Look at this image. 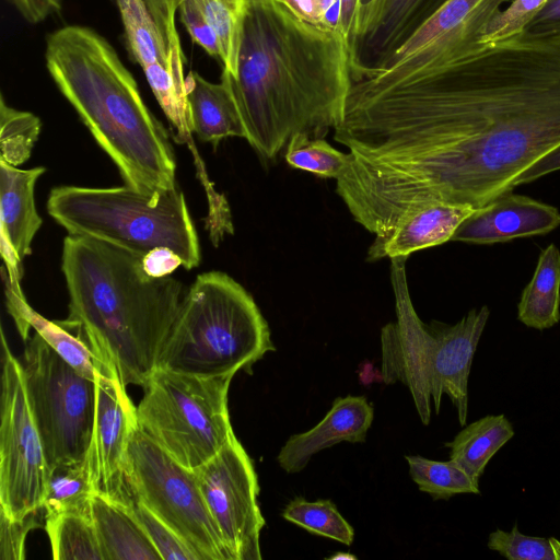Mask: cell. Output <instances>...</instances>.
<instances>
[{
  "instance_id": "1",
  "label": "cell",
  "mask_w": 560,
  "mask_h": 560,
  "mask_svg": "<svg viewBox=\"0 0 560 560\" xmlns=\"http://www.w3.org/2000/svg\"><path fill=\"white\" fill-rule=\"evenodd\" d=\"M336 192L375 236L423 207L480 208L560 145V30L485 44L421 80L350 90Z\"/></svg>"
},
{
  "instance_id": "2",
  "label": "cell",
  "mask_w": 560,
  "mask_h": 560,
  "mask_svg": "<svg viewBox=\"0 0 560 560\" xmlns=\"http://www.w3.org/2000/svg\"><path fill=\"white\" fill-rule=\"evenodd\" d=\"M245 139L273 160L299 133L325 138L342 121L353 83L342 34L305 22L278 0H247L233 78L222 69Z\"/></svg>"
},
{
  "instance_id": "3",
  "label": "cell",
  "mask_w": 560,
  "mask_h": 560,
  "mask_svg": "<svg viewBox=\"0 0 560 560\" xmlns=\"http://www.w3.org/2000/svg\"><path fill=\"white\" fill-rule=\"evenodd\" d=\"M61 270L69 294V316L98 361L121 383L143 387L159 358L186 292L171 275L155 278L142 257L106 242L69 234Z\"/></svg>"
},
{
  "instance_id": "4",
  "label": "cell",
  "mask_w": 560,
  "mask_h": 560,
  "mask_svg": "<svg viewBox=\"0 0 560 560\" xmlns=\"http://www.w3.org/2000/svg\"><path fill=\"white\" fill-rule=\"evenodd\" d=\"M45 61L56 86L127 186L150 195L176 188L168 133L104 36L82 25L58 28L46 38Z\"/></svg>"
},
{
  "instance_id": "5",
  "label": "cell",
  "mask_w": 560,
  "mask_h": 560,
  "mask_svg": "<svg viewBox=\"0 0 560 560\" xmlns=\"http://www.w3.org/2000/svg\"><path fill=\"white\" fill-rule=\"evenodd\" d=\"M405 257L390 259V282L396 320L381 329V376L385 384L405 385L423 424L431 420L433 402L440 412L446 395L462 427L468 416V378L477 346L488 322L487 305L471 310L448 325L423 323L409 292Z\"/></svg>"
},
{
  "instance_id": "6",
  "label": "cell",
  "mask_w": 560,
  "mask_h": 560,
  "mask_svg": "<svg viewBox=\"0 0 560 560\" xmlns=\"http://www.w3.org/2000/svg\"><path fill=\"white\" fill-rule=\"evenodd\" d=\"M276 351L253 296L222 271L198 275L186 291L158 368L201 377L234 376Z\"/></svg>"
},
{
  "instance_id": "7",
  "label": "cell",
  "mask_w": 560,
  "mask_h": 560,
  "mask_svg": "<svg viewBox=\"0 0 560 560\" xmlns=\"http://www.w3.org/2000/svg\"><path fill=\"white\" fill-rule=\"evenodd\" d=\"M48 214L69 234L96 238L139 257L168 248L187 270L200 262V246L185 196L177 188L150 195L130 186L55 187Z\"/></svg>"
},
{
  "instance_id": "8",
  "label": "cell",
  "mask_w": 560,
  "mask_h": 560,
  "mask_svg": "<svg viewBox=\"0 0 560 560\" xmlns=\"http://www.w3.org/2000/svg\"><path fill=\"white\" fill-rule=\"evenodd\" d=\"M232 378L158 368L142 387L144 395L137 407L139 428L194 471L235 436L228 407Z\"/></svg>"
},
{
  "instance_id": "9",
  "label": "cell",
  "mask_w": 560,
  "mask_h": 560,
  "mask_svg": "<svg viewBox=\"0 0 560 560\" xmlns=\"http://www.w3.org/2000/svg\"><path fill=\"white\" fill-rule=\"evenodd\" d=\"M20 362L49 470L86 459L96 381L79 373L36 332L25 341Z\"/></svg>"
},
{
  "instance_id": "10",
  "label": "cell",
  "mask_w": 560,
  "mask_h": 560,
  "mask_svg": "<svg viewBox=\"0 0 560 560\" xmlns=\"http://www.w3.org/2000/svg\"><path fill=\"white\" fill-rule=\"evenodd\" d=\"M128 476L135 499L170 526L200 560H231L195 472L139 427L130 442Z\"/></svg>"
},
{
  "instance_id": "11",
  "label": "cell",
  "mask_w": 560,
  "mask_h": 560,
  "mask_svg": "<svg viewBox=\"0 0 560 560\" xmlns=\"http://www.w3.org/2000/svg\"><path fill=\"white\" fill-rule=\"evenodd\" d=\"M508 0H448L380 67L352 83L358 92L412 84L482 47L481 35Z\"/></svg>"
},
{
  "instance_id": "12",
  "label": "cell",
  "mask_w": 560,
  "mask_h": 560,
  "mask_svg": "<svg viewBox=\"0 0 560 560\" xmlns=\"http://www.w3.org/2000/svg\"><path fill=\"white\" fill-rule=\"evenodd\" d=\"M0 427V509L20 521L44 509L50 470L34 421L22 365L3 330Z\"/></svg>"
},
{
  "instance_id": "13",
  "label": "cell",
  "mask_w": 560,
  "mask_h": 560,
  "mask_svg": "<svg viewBox=\"0 0 560 560\" xmlns=\"http://www.w3.org/2000/svg\"><path fill=\"white\" fill-rule=\"evenodd\" d=\"M194 472L231 560H260L266 522L258 504V477L241 442L234 436Z\"/></svg>"
},
{
  "instance_id": "14",
  "label": "cell",
  "mask_w": 560,
  "mask_h": 560,
  "mask_svg": "<svg viewBox=\"0 0 560 560\" xmlns=\"http://www.w3.org/2000/svg\"><path fill=\"white\" fill-rule=\"evenodd\" d=\"M139 427L137 407L114 370L97 360L96 406L86 460L94 492L130 505L129 447Z\"/></svg>"
},
{
  "instance_id": "15",
  "label": "cell",
  "mask_w": 560,
  "mask_h": 560,
  "mask_svg": "<svg viewBox=\"0 0 560 560\" xmlns=\"http://www.w3.org/2000/svg\"><path fill=\"white\" fill-rule=\"evenodd\" d=\"M448 0H360L350 66L353 82L383 65Z\"/></svg>"
},
{
  "instance_id": "16",
  "label": "cell",
  "mask_w": 560,
  "mask_h": 560,
  "mask_svg": "<svg viewBox=\"0 0 560 560\" xmlns=\"http://www.w3.org/2000/svg\"><path fill=\"white\" fill-rule=\"evenodd\" d=\"M46 168L28 170L0 162V252L2 276L20 284L22 261L32 253V242L43 220L35 206V184Z\"/></svg>"
},
{
  "instance_id": "17",
  "label": "cell",
  "mask_w": 560,
  "mask_h": 560,
  "mask_svg": "<svg viewBox=\"0 0 560 560\" xmlns=\"http://www.w3.org/2000/svg\"><path fill=\"white\" fill-rule=\"evenodd\" d=\"M560 225L559 210L512 191L474 211L460 223L452 241L494 244L547 234Z\"/></svg>"
},
{
  "instance_id": "18",
  "label": "cell",
  "mask_w": 560,
  "mask_h": 560,
  "mask_svg": "<svg viewBox=\"0 0 560 560\" xmlns=\"http://www.w3.org/2000/svg\"><path fill=\"white\" fill-rule=\"evenodd\" d=\"M373 418L374 408L364 396L338 397L314 428L288 439L277 462L288 474L300 472L313 455L325 448L340 442H364Z\"/></svg>"
},
{
  "instance_id": "19",
  "label": "cell",
  "mask_w": 560,
  "mask_h": 560,
  "mask_svg": "<svg viewBox=\"0 0 560 560\" xmlns=\"http://www.w3.org/2000/svg\"><path fill=\"white\" fill-rule=\"evenodd\" d=\"M474 208L448 203L423 207L404 217L387 234L375 236L368 260L408 256L417 250L444 244Z\"/></svg>"
},
{
  "instance_id": "20",
  "label": "cell",
  "mask_w": 560,
  "mask_h": 560,
  "mask_svg": "<svg viewBox=\"0 0 560 560\" xmlns=\"http://www.w3.org/2000/svg\"><path fill=\"white\" fill-rule=\"evenodd\" d=\"M89 516L104 560H162L130 505L93 492Z\"/></svg>"
},
{
  "instance_id": "21",
  "label": "cell",
  "mask_w": 560,
  "mask_h": 560,
  "mask_svg": "<svg viewBox=\"0 0 560 560\" xmlns=\"http://www.w3.org/2000/svg\"><path fill=\"white\" fill-rule=\"evenodd\" d=\"M8 313L24 341L33 328L47 345L79 373L96 381L97 358L79 334L73 336L61 322H51L37 313L26 301L20 284L10 283L3 276Z\"/></svg>"
},
{
  "instance_id": "22",
  "label": "cell",
  "mask_w": 560,
  "mask_h": 560,
  "mask_svg": "<svg viewBox=\"0 0 560 560\" xmlns=\"http://www.w3.org/2000/svg\"><path fill=\"white\" fill-rule=\"evenodd\" d=\"M186 88L190 128L201 141L217 147L225 138L245 139L240 114L223 80L213 83L191 70Z\"/></svg>"
},
{
  "instance_id": "23",
  "label": "cell",
  "mask_w": 560,
  "mask_h": 560,
  "mask_svg": "<svg viewBox=\"0 0 560 560\" xmlns=\"http://www.w3.org/2000/svg\"><path fill=\"white\" fill-rule=\"evenodd\" d=\"M116 4L129 58L142 70L152 65L170 66L176 56L184 54L180 40H168L143 0H116Z\"/></svg>"
},
{
  "instance_id": "24",
  "label": "cell",
  "mask_w": 560,
  "mask_h": 560,
  "mask_svg": "<svg viewBox=\"0 0 560 560\" xmlns=\"http://www.w3.org/2000/svg\"><path fill=\"white\" fill-rule=\"evenodd\" d=\"M517 318L538 330L560 322V250L555 244L540 252L534 275L522 291Z\"/></svg>"
},
{
  "instance_id": "25",
  "label": "cell",
  "mask_w": 560,
  "mask_h": 560,
  "mask_svg": "<svg viewBox=\"0 0 560 560\" xmlns=\"http://www.w3.org/2000/svg\"><path fill=\"white\" fill-rule=\"evenodd\" d=\"M514 434L504 415H488L466 425L445 446L450 448V459L479 483L488 463Z\"/></svg>"
},
{
  "instance_id": "26",
  "label": "cell",
  "mask_w": 560,
  "mask_h": 560,
  "mask_svg": "<svg viewBox=\"0 0 560 560\" xmlns=\"http://www.w3.org/2000/svg\"><path fill=\"white\" fill-rule=\"evenodd\" d=\"M45 529L55 560H104L89 515L75 512L46 514Z\"/></svg>"
},
{
  "instance_id": "27",
  "label": "cell",
  "mask_w": 560,
  "mask_h": 560,
  "mask_svg": "<svg viewBox=\"0 0 560 560\" xmlns=\"http://www.w3.org/2000/svg\"><path fill=\"white\" fill-rule=\"evenodd\" d=\"M405 458L413 482L433 500H448L462 493H480L479 483L451 459L438 462L420 455H406Z\"/></svg>"
},
{
  "instance_id": "28",
  "label": "cell",
  "mask_w": 560,
  "mask_h": 560,
  "mask_svg": "<svg viewBox=\"0 0 560 560\" xmlns=\"http://www.w3.org/2000/svg\"><path fill=\"white\" fill-rule=\"evenodd\" d=\"M196 2L218 37L223 69L235 78L247 0H196Z\"/></svg>"
},
{
  "instance_id": "29",
  "label": "cell",
  "mask_w": 560,
  "mask_h": 560,
  "mask_svg": "<svg viewBox=\"0 0 560 560\" xmlns=\"http://www.w3.org/2000/svg\"><path fill=\"white\" fill-rule=\"evenodd\" d=\"M93 492L86 459L61 465L50 471L44 509L46 514L75 512L89 515Z\"/></svg>"
},
{
  "instance_id": "30",
  "label": "cell",
  "mask_w": 560,
  "mask_h": 560,
  "mask_svg": "<svg viewBox=\"0 0 560 560\" xmlns=\"http://www.w3.org/2000/svg\"><path fill=\"white\" fill-rule=\"evenodd\" d=\"M282 517L305 530L350 546L354 530L327 499L307 501L304 498L291 500L282 512Z\"/></svg>"
},
{
  "instance_id": "31",
  "label": "cell",
  "mask_w": 560,
  "mask_h": 560,
  "mask_svg": "<svg viewBox=\"0 0 560 560\" xmlns=\"http://www.w3.org/2000/svg\"><path fill=\"white\" fill-rule=\"evenodd\" d=\"M40 119L24 110H19L0 97V162L20 166L26 162L39 137Z\"/></svg>"
},
{
  "instance_id": "32",
  "label": "cell",
  "mask_w": 560,
  "mask_h": 560,
  "mask_svg": "<svg viewBox=\"0 0 560 560\" xmlns=\"http://www.w3.org/2000/svg\"><path fill=\"white\" fill-rule=\"evenodd\" d=\"M284 158L293 168L337 179L347 166L349 155L332 148L324 138L299 133L289 141Z\"/></svg>"
},
{
  "instance_id": "33",
  "label": "cell",
  "mask_w": 560,
  "mask_h": 560,
  "mask_svg": "<svg viewBox=\"0 0 560 560\" xmlns=\"http://www.w3.org/2000/svg\"><path fill=\"white\" fill-rule=\"evenodd\" d=\"M487 546L509 560H560L559 540L522 534L517 524L510 532H491Z\"/></svg>"
},
{
  "instance_id": "34",
  "label": "cell",
  "mask_w": 560,
  "mask_h": 560,
  "mask_svg": "<svg viewBox=\"0 0 560 560\" xmlns=\"http://www.w3.org/2000/svg\"><path fill=\"white\" fill-rule=\"evenodd\" d=\"M549 0H513L487 24L480 42L491 44L525 32Z\"/></svg>"
},
{
  "instance_id": "35",
  "label": "cell",
  "mask_w": 560,
  "mask_h": 560,
  "mask_svg": "<svg viewBox=\"0 0 560 560\" xmlns=\"http://www.w3.org/2000/svg\"><path fill=\"white\" fill-rule=\"evenodd\" d=\"M130 508L162 560H200L198 555L144 504L135 499Z\"/></svg>"
},
{
  "instance_id": "36",
  "label": "cell",
  "mask_w": 560,
  "mask_h": 560,
  "mask_svg": "<svg viewBox=\"0 0 560 560\" xmlns=\"http://www.w3.org/2000/svg\"><path fill=\"white\" fill-rule=\"evenodd\" d=\"M177 13L194 43L221 62L218 37L196 0H180Z\"/></svg>"
},
{
  "instance_id": "37",
  "label": "cell",
  "mask_w": 560,
  "mask_h": 560,
  "mask_svg": "<svg viewBox=\"0 0 560 560\" xmlns=\"http://www.w3.org/2000/svg\"><path fill=\"white\" fill-rule=\"evenodd\" d=\"M36 514L13 521L0 509V559L23 560L25 558V538L27 533L38 527Z\"/></svg>"
},
{
  "instance_id": "38",
  "label": "cell",
  "mask_w": 560,
  "mask_h": 560,
  "mask_svg": "<svg viewBox=\"0 0 560 560\" xmlns=\"http://www.w3.org/2000/svg\"><path fill=\"white\" fill-rule=\"evenodd\" d=\"M299 19L317 26L336 28L339 0H278Z\"/></svg>"
},
{
  "instance_id": "39",
  "label": "cell",
  "mask_w": 560,
  "mask_h": 560,
  "mask_svg": "<svg viewBox=\"0 0 560 560\" xmlns=\"http://www.w3.org/2000/svg\"><path fill=\"white\" fill-rule=\"evenodd\" d=\"M153 19L171 43L179 42L175 16L180 0H143Z\"/></svg>"
},
{
  "instance_id": "40",
  "label": "cell",
  "mask_w": 560,
  "mask_h": 560,
  "mask_svg": "<svg viewBox=\"0 0 560 560\" xmlns=\"http://www.w3.org/2000/svg\"><path fill=\"white\" fill-rule=\"evenodd\" d=\"M22 18L31 24H37L51 15L58 14L62 0H5Z\"/></svg>"
},
{
  "instance_id": "41",
  "label": "cell",
  "mask_w": 560,
  "mask_h": 560,
  "mask_svg": "<svg viewBox=\"0 0 560 560\" xmlns=\"http://www.w3.org/2000/svg\"><path fill=\"white\" fill-rule=\"evenodd\" d=\"M144 270L152 277L161 278L170 276L177 267L182 266L180 258L168 248H156L142 258Z\"/></svg>"
},
{
  "instance_id": "42",
  "label": "cell",
  "mask_w": 560,
  "mask_h": 560,
  "mask_svg": "<svg viewBox=\"0 0 560 560\" xmlns=\"http://www.w3.org/2000/svg\"><path fill=\"white\" fill-rule=\"evenodd\" d=\"M360 0H339V30L350 55L354 45Z\"/></svg>"
},
{
  "instance_id": "43",
  "label": "cell",
  "mask_w": 560,
  "mask_h": 560,
  "mask_svg": "<svg viewBox=\"0 0 560 560\" xmlns=\"http://www.w3.org/2000/svg\"><path fill=\"white\" fill-rule=\"evenodd\" d=\"M556 171H560V145L524 171L517 177L515 186L534 182Z\"/></svg>"
},
{
  "instance_id": "44",
  "label": "cell",
  "mask_w": 560,
  "mask_h": 560,
  "mask_svg": "<svg viewBox=\"0 0 560 560\" xmlns=\"http://www.w3.org/2000/svg\"><path fill=\"white\" fill-rule=\"evenodd\" d=\"M560 23V0H549L528 25V32H545Z\"/></svg>"
},
{
  "instance_id": "45",
  "label": "cell",
  "mask_w": 560,
  "mask_h": 560,
  "mask_svg": "<svg viewBox=\"0 0 560 560\" xmlns=\"http://www.w3.org/2000/svg\"><path fill=\"white\" fill-rule=\"evenodd\" d=\"M340 558H346V559H357L355 556H352V555H335L331 557V559H340Z\"/></svg>"
},
{
  "instance_id": "46",
  "label": "cell",
  "mask_w": 560,
  "mask_h": 560,
  "mask_svg": "<svg viewBox=\"0 0 560 560\" xmlns=\"http://www.w3.org/2000/svg\"><path fill=\"white\" fill-rule=\"evenodd\" d=\"M557 30H560V23L552 26L549 31H557Z\"/></svg>"
}]
</instances>
